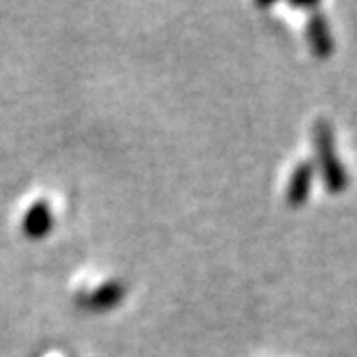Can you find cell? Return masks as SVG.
<instances>
[{
    "mask_svg": "<svg viewBox=\"0 0 357 357\" xmlns=\"http://www.w3.org/2000/svg\"><path fill=\"white\" fill-rule=\"evenodd\" d=\"M310 183H312V166L308 162L295 166L291 181H289V194H287L291 205H301V202L308 198Z\"/></svg>",
    "mask_w": 357,
    "mask_h": 357,
    "instance_id": "cell-4",
    "label": "cell"
},
{
    "mask_svg": "<svg viewBox=\"0 0 357 357\" xmlns=\"http://www.w3.org/2000/svg\"><path fill=\"white\" fill-rule=\"evenodd\" d=\"M314 149H317L321 174H323V181H325L327 190L334 194H340L347 188L349 178H347L344 166L338 160L334 132H331V127L325 121L314 123Z\"/></svg>",
    "mask_w": 357,
    "mask_h": 357,
    "instance_id": "cell-1",
    "label": "cell"
},
{
    "mask_svg": "<svg viewBox=\"0 0 357 357\" xmlns=\"http://www.w3.org/2000/svg\"><path fill=\"white\" fill-rule=\"evenodd\" d=\"M308 43L317 59H329L331 52H334V41H331L327 22L321 13L312 15L308 22Z\"/></svg>",
    "mask_w": 357,
    "mask_h": 357,
    "instance_id": "cell-2",
    "label": "cell"
},
{
    "mask_svg": "<svg viewBox=\"0 0 357 357\" xmlns=\"http://www.w3.org/2000/svg\"><path fill=\"white\" fill-rule=\"evenodd\" d=\"M123 299V289L116 282L104 284L101 289H97L95 293H91L89 297L82 299V303L89 310H108L112 305H116Z\"/></svg>",
    "mask_w": 357,
    "mask_h": 357,
    "instance_id": "cell-5",
    "label": "cell"
},
{
    "mask_svg": "<svg viewBox=\"0 0 357 357\" xmlns=\"http://www.w3.org/2000/svg\"><path fill=\"white\" fill-rule=\"evenodd\" d=\"M52 228V211L47 202H35L24 218V233L29 237H43Z\"/></svg>",
    "mask_w": 357,
    "mask_h": 357,
    "instance_id": "cell-3",
    "label": "cell"
}]
</instances>
